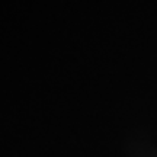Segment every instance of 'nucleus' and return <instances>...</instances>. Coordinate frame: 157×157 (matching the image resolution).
Wrapping results in <instances>:
<instances>
[]
</instances>
